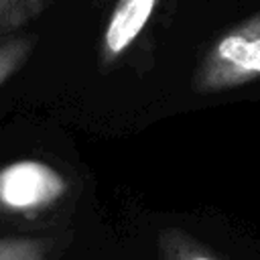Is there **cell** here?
<instances>
[{"label":"cell","instance_id":"6da1fadb","mask_svg":"<svg viewBox=\"0 0 260 260\" xmlns=\"http://www.w3.org/2000/svg\"><path fill=\"white\" fill-rule=\"evenodd\" d=\"M260 77V10L219 35L193 73L197 93H215Z\"/></svg>","mask_w":260,"mask_h":260},{"label":"cell","instance_id":"7a4b0ae2","mask_svg":"<svg viewBox=\"0 0 260 260\" xmlns=\"http://www.w3.org/2000/svg\"><path fill=\"white\" fill-rule=\"evenodd\" d=\"M67 179L51 165L22 158L0 167V217L35 219L67 195Z\"/></svg>","mask_w":260,"mask_h":260},{"label":"cell","instance_id":"3957f363","mask_svg":"<svg viewBox=\"0 0 260 260\" xmlns=\"http://www.w3.org/2000/svg\"><path fill=\"white\" fill-rule=\"evenodd\" d=\"M158 0H116L100 43L102 65H114L138 39Z\"/></svg>","mask_w":260,"mask_h":260},{"label":"cell","instance_id":"277c9868","mask_svg":"<svg viewBox=\"0 0 260 260\" xmlns=\"http://www.w3.org/2000/svg\"><path fill=\"white\" fill-rule=\"evenodd\" d=\"M160 260H219L199 240L179 228H165L158 234Z\"/></svg>","mask_w":260,"mask_h":260},{"label":"cell","instance_id":"5b68a950","mask_svg":"<svg viewBox=\"0 0 260 260\" xmlns=\"http://www.w3.org/2000/svg\"><path fill=\"white\" fill-rule=\"evenodd\" d=\"M51 0H0V37L14 35L35 20Z\"/></svg>","mask_w":260,"mask_h":260},{"label":"cell","instance_id":"8992f818","mask_svg":"<svg viewBox=\"0 0 260 260\" xmlns=\"http://www.w3.org/2000/svg\"><path fill=\"white\" fill-rule=\"evenodd\" d=\"M35 49V39L24 35L0 37V87L28 61Z\"/></svg>","mask_w":260,"mask_h":260},{"label":"cell","instance_id":"52a82bcc","mask_svg":"<svg viewBox=\"0 0 260 260\" xmlns=\"http://www.w3.org/2000/svg\"><path fill=\"white\" fill-rule=\"evenodd\" d=\"M53 240L10 236L0 238V260H49Z\"/></svg>","mask_w":260,"mask_h":260}]
</instances>
